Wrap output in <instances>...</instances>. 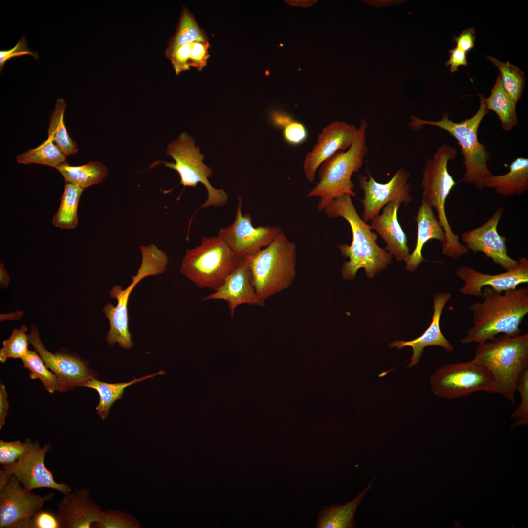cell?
Wrapping results in <instances>:
<instances>
[{
	"mask_svg": "<svg viewBox=\"0 0 528 528\" xmlns=\"http://www.w3.org/2000/svg\"><path fill=\"white\" fill-rule=\"evenodd\" d=\"M66 103L61 98L57 99L54 109L49 116V125L47 131L50 138L61 152L66 156L75 154L78 147L77 143L69 136L64 122V115Z\"/></svg>",
	"mask_w": 528,
	"mask_h": 528,
	"instance_id": "obj_31",
	"label": "cell"
},
{
	"mask_svg": "<svg viewBox=\"0 0 528 528\" xmlns=\"http://www.w3.org/2000/svg\"><path fill=\"white\" fill-rule=\"evenodd\" d=\"M23 528H61L56 514L42 508L24 524Z\"/></svg>",
	"mask_w": 528,
	"mask_h": 528,
	"instance_id": "obj_40",
	"label": "cell"
},
{
	"mask_svg": "<svg viewBox=\"0 0 528 528\" xmlns=\"http://www.w3.org/2000/svg\"><path fill=\"white\" fill-rule=\"evenodd\" d=\"M401 204L399 201L386 204L382 213L371 220L370 226L386 243L385 249L397 261L404 260L406 262L410 254L406 235L398 221L397 212Z\"/></svg>",
	"mask_w": 528,
	"mask_h": 528,
	"instance_id": "obj_23",
	"label": "cell"
},
{
	"mask_svg": "<svg viewBox=\"0 0 528 528\" xmlns=\"http://www.w3.org/2000/svg\"><path fill=\"white\" fill-rule=\"evenodd\" d=\"M65 155L50 138L35 148L29 149L16 157L19 164H39L56 168L66 162Z\"/></svg>",
	"mask_w": 528,
	"mask_h": 528,
	"instance_id": "obj_32",
	"label": "cell"
},
{
	"mask_svg": "<svg viewBox=\"0 0 528 528\" xmlns=\"http://www.w3.org/2000/svg\"><path fill=\"white\" fill-rule=\"evenodd\" d=\"M195 42H207L203 31L199 28L191 14L184 10L181 14L178 28L170 42L167 55L169 57L178 47Z\"/></svg>",
	"mask_w": 528,
	"mask_h": 528,
	"instance_id": "obj_34",
	"label": "cell"
},
{
	"mask_svg": "<svg viewBox=\"0 0 528 528\" xmlns=\"http://www.w3.org/2000/svg\"><path fill=\"white\" fill-rule=\"evenodd\" d=\"M241 259L218 235L205 236L199 245L186 251L180 272L198 287L215 291Z\"/></svg>",
	"mask_w": 528,
	"mask_h": 528,
	"instance_id": "obj_8",
	"label": "cell"
},
{
	"mask_svg": "<svg viewBox=\"0 0 528 528\" xmlns=\"http://www.w3.org/2000/svg\"><path fill=\"white\" fill-rule=\"evenodd\" d=\"M430 384L437 396L447 399L460 398L481 391L497 393L491 373L473 360L441 366L431 376Z\"/></svg>",
	"mask_w": 528,
	"mask_h": 528,
	"instance_id": "obj_11",
	"label": "cell"
},
{
	"mask_svg": "<svg viewBox=\"0 0 528 528\" xmlns=\"http://www.w3.org/2000/svg\"><path fill=\"white\" fill-rule=\"evenodd\" d=\"M26 54L33 56L35 59H38V54L36 52L34 53L28 48L27 44V39L22 36L19 40L16 45L12 49L8 50L0 51V72L2 70L4 64L7 61L13 57Z\"/></svg>",
	"mask_w": 528,
	"mask_h": 528,
	"instance_id": "obj_43",
	"label": "cell"
},
{
	"mask_svg": "<svg viewBox=\"0 0 528 528\" xmlns=\"http://www.w3.org/2000/svg\"><path fill=\"white\" fill-rule=\"evenodd\" d=\"M472 360L489 370L495 380L497 393L514 404L518 379L528 368V333L503 334L479 344Z\"/></svg>",
	"mask_w": 528,
	"mask_h": 528,
	"instance_id": "obj_5",
	"label": "cell"
},
{
	"mask_svg": "<svg viewBox=\"0 0 528 528\" xmlns=\"http://www.w3.org/2000/svg\"><path fill=\"white\" fill-rule=\"evenodd\" d=\"M84 190L76 184L65 182L59 208L52 219V224L55 227L62 229L76 227L78 205Z\"/></svg>",
	"mask_w": 528,
	"mask_h": 528,
	"instance_id": "obj_30",
	"label": "cell"
},
{
	"mask_svg": "<svg viewBox=\"0 0 528 528\" xmlns=\"http://www.w3.org/2000/svg\"><path fill=\"white\" fill-rule=\"evenodd\" d=\"M297 249L283 231L266 247L249 255L252 285L259 298L269 297L287 289L296 275Z\"/></svg>",
	"mask_w": 528,
	"mask_h": 528,
	"instance_id": "obj_6",
	"label": "cell"
},
{
	"mask_svg": "<svg viewBox=\"0 0 528 528\" xmlns=\"http://www.w3.org/2000/svg\"><path fill=\"white\" fill-rule=\"evenodd\" d=\"M475 37V29L472 27L463 30L458 36L454 37L452 41L457 48L467 53L474 47Z\"/></svg>",
	"mask_w": 528,
	"mask_h": 528,
	"instance_id": "obj_45",
	"label": "cell"
},
{
	"mask_svg": "<svg viewBox=\"0 0 528 528\" xmlns=\"http://www.w3.org/2000/svg\"><path fill=\"white\" fill-rule=\"evenodd\" d=\"M517 261L518 265L515 268L494 275L481 273L466 266L457 268V276L464 282L459 292L465 295L481 297L484 286L503 292L515 289L520 284L528 283V260L522 257Z\"/></svg>",
	"mask_w": 528,
	"mask_h": 528,
	"instance_id": "obj_19",
	"label": "cell"
},
{
	"mask_svg": "<svg viewBox=\"0 0 528 528\" xmlns=\"http://www.w3.org/2000/svg\"><path fill=\"white\" fill-rule=\"evenodd\" d=\"M351 198L345 194L339 196L324 211L330 218H343L351 228L352 237L351 245L343 244L338 246L341 254L349 258L342 264V278L353 279L361 268L365 269L367 277L371 278L388 266L392 255L377 244V235L372 231L370 225L361 218Z\"/></svg>",
	"mask_w": 528,
	"mask_h": 528,
	"instance_id": "obj_2",
	"label": "cell"
},
{
	"mask_svg": "<svg viewBox=\"0 0 528 528\" xmlns=\"http://www.w3.org/2000/svg\"><path fill=\"white\" fill-rule=\"evenodd\" d=\"M27 327L22 325L15 328L10 336L2 342L0 351V361L4 363L8 358L22 359L28 351V335L26 334Z\"/></svg>",
	"mask_w": 528,
	"mask_h": 528,
	"instance_id": "obj_36",
	"label": "cell"
},
{
	"mask_svg": "<svg viewBox=\"0 0 528 528\" xmlns=\"http://www.w3.org/2000/svg\"><path fill=\"white\" fill-rule=\"evenodd\" d=\"M207 42H195L192 43L189 65H193L201 69L206 64L208 58Z\"/></svg>",
	"mask_w": 528,
	"mask_h": 528,
	"instance_id": "obj_44",
	"label": "cell"
},
{
	"mask_svg": "<svg viewBox=\"0 0 528 528\" xmlns=\"http://www.w3.org/2000/svg\"><path fill=\"white\" fill-rule=\"evenodd\" d=\"M0 285L2 287H6L8 286L10 279L8 272L5 269L4 264L1 263L0 266Z\"/></svg>",
	"mask_w": 528,
	"mask_h": 528,
	"instance_id": "obj_48",
	"label": "cell"
},
{
	"mask_svg": "<svg viewBox=\"0 0 528 528\" xmlns=\"http://www.w3.org/2000/svg\"><path fill=\"white\" fill-rule=\"evenodd\" d=\"M415 220L417 224L416 244L406 262V269L409 271H414L425 260L422 250L426 242L430 239H436L443 243L446 240L442 226L436 218L432 207L427 202L421 200Z\"/></svg>",
	"mask_w": 528,
	"mask_h": 528,
	"instance_id": "obj_24",
	"label": "cell"
},
{
	"mask_svg": "<svg viewBox=\"0 0 528 528\" xmlns=\"http://www.w3.org/2000/svg\"><path fill=\"white\" fill-rule=\"evenodd\" d=\"M283 135L285 140L288 143L297 145L304 142L308 135L305 126L293 118L284 125Z\"/></svg>",
	"mask_w": 528,
	"mask_h": 528,
	"instance_id": "obj_41",
	"label": "cell"
},
{
	"mask_svg": "<svg viewBox=\"0 0 528 528\" xmlns=\"http://www.w3.org/2000/svg\"><path fill=\"white\" fill-rule=\"evenodd\" d=\"M53 496L52 492L41 496L28 491L11 475L0 484V528H23L25 523Z\"/></svg>",
	"mask_w": 528,
	"mask_h": 528,
	"instance_id": "obj_15",
	"label": "cell"
},
{
	"mask_svg": "<svg viewBox=\"0 0 528 528\" xmlns=\"http://www.w3.org/2000/svg\"><path fill=\"white\" fill-rule=\"evenodd\" d=\"M163 371H160L152 374L148 375L140 378H133L128 382L117 383H109L98 381L96 378H92L87 381L82 386L95 389L99 395V401L96 407L97 414L100 417L105 420L109 415L110 408L113 403L122 398V395L126 388L140 381L153 377L157 375H163Z\"/></svg>",
	"mask_w": 528,
	"mask_h": 528,
	"instance_id": "obj_27",
	"label": "cell"
},
{
	"mask_svg": "<svg viewBox=\"0 0 528 528\" xmlns=\"http://www.w3.org/2000/svg\"><path fill=\"white\" fill-rule=\"evenodd\" d=\"M55 169L62 174L65 182L76 184L84 189L100 183L108 172L105 164L93 161L81 166H71L65 162Z\"/></svg>",
	"mask_w": 528,
	"mask_h": 528,
	"instance_id": "obj_28",
	"label": "cell"
},
{
	"mask_svg": "<svg viewBox=\"0 0 528 528\" xmlns=\"http://www.w3.org/2000/svg\"><path fill=\"white\" fill-rule=\"evenodd\" d=\"M22 360L24 367L30 372V378L40 380L45 389L50 393L61 391L57 376L47 367L35 350H29Z\"/></svg>",
	"mask_w": 528,
	"mask_h": 528,
	"instance_id": "obj_35",
	"label": "cell"
},
{
	"mask_svg": "<svg viewBox=\"0 0 528 528\" xmlns=\"http://www.w3.org/2000/svg\"><path fill=\"white\" fill-rule=\"evenodd\" d=\"M9 404L8 394L5 386L0 384V429L5 424L6 418L8 413Z\"/></svg>",
	"mask_w": 528,
	"mask_h": 528,
	"instance_id": "obj_47",
	"label": "cell"
},
{
	"mask_svg": "<svg viewBox=\"0 0 528 528\" xmlns=\"http://www.w3.org/2000/svg\"><path fill=\"white\" fill-rule=\"evenodd\" d=\"M97 528H139V522L124 512L109 510L102 511L98 522L93 525Z\"/></svg>",
	"mask_w": 528,
	"mask_h": 528,
	"instance_id": "obj_37",
	"label": "cell"
},
{
	"mask_svg": "<svg viewBox=\"0 0 528 528\" xmlns=\"http://www.w3.org/2000/svg\"><path fill=\"white\" fill-rule=\"evenodd\" d=\"M28 335L29 343L40 355L47 367L58 377L60 392L82 386L87 381L98 378L96 372L88 366V362L72 353L58 352L52 353L43 345L36 327L32 325Z\"/></svg>",
	"mask_w": 528,
	"mask_h": 528,
	"instance_id": "obj_16",
	"label": "cell"
},
{
	"mask_svg": "<svg viewBox=\"0 0 528 528\" xmlns=\"http://www.w3.org/2000/svg\"><path fill=\"white\" fill-rule=\"evenodd\" d=\"M503 213L502 208L498 209L481 226L463 233L461 240L468 250L474 253L483 252L507 271L515 268L518 261L508 255L506 243V238L501 236L497 231Z\"/></svg>",
	"mask_w": 528,
	"mask_h": 528,
	"instance_id": "obj_18",
	"label": "cell"
},
{
	"mask_svg": "<svg viewBox=\"0 0 528 528\" xmlns=\"http://www.w3.org/2000/svg\"><path fill=\"white\" fill-rule=\"evenodd\" d=\"M482 289L484 300L470 305L473 326L461 342L479 344L492 340L501 333L511 336L520 335L519 326L528 313V288L503 292L490 286Z\"/></svg>",
	"mask_w": 528,
	"mask_h": 528,
	"instance_id": "obj_1",
	"label": "cell"
},
{
	"mask_svg": "<svg viewBox=\"0 0 528 528\" xmlns=\"http://www.w3.org/2000/svg\"><path fill=\"white\" fill-rule=\"evenodd\" d=\"M222 300L228 303L232 318L236 308L242 304L264 306V302L258 297L252 285L249 265V255L242 259L222 285L203 299V301Z\"/></svg>",
	"mask_w": 528,
	"mask_h": 528,
	"instance_id": "obj_20",
	"label": "cell"
},
{
	"mask_svg": "<svg viewBox=\"0 0 528 528\" xmlns=\"http://www.w3.org/2000/svg\"><path fill=\"white\" fill-rule=\"evenodd\" d=\"M485 104L488 110H491L497 114L503 130L510 131L517 125L516 103L504 89L499 75L491 90L490 96L485 98Z\"/></svg>",
	"mask_w": 528,
	"mask_h": 528,
	"instance_id": "obj_29",
	"label": "cell"
},
{
	"mask_svg": "<svg viewBox=\"0 0 528 528\" xmlns=\"http://www.w3.org/2000/svg\"><path fill=\"white\" fill-rule=\"evenodd\" d=\"M192 43L185 44L178 47L169 57L176 73L189 68Z\"/></svg>",
	"mask_w": 528,
	"mask_h": 528,
	"instance_id": "obj_42",
	"label": "cell"
},
{
	"mask_svg": "<svg viewBox=\"0 0 528 528\" xmlns=\"http://www.w3.org/2000/svg\"><path fill=\"white\" fill-rule=\"evenodd\" d=\"M368 177L358 176L359 188L364 192L361 200L363 206L362 219L367 222L379 215L380 210L390 202L399 201L407 205L412 200L408 182L410 174L404 167L398 169L391 179L385 183L377 182L368 170Z\"/></svg>",
	"mask_w": 528,
	"mask_h": 528,
	"instance_id": "obj_14",
	"label": "cell"
},
{
	"mask_svg": "<svg viewBox=\"0 0 528 528\" xmlns=\"http://www.w3.org/2000/svg\"><path fill=\"white\" fill-rule=\"evenodd\" d=\"M457 155L456 148L446 144L440 146L431 158L426 159L423 171L421 186L422 199L436 210L438 220L445 233L446 240L442 243L444 255L458 258L469 252L462 244L459 236L453 232L446 216V200L456 182L449 173V161Z\"/></svg>",
	"mask_w": 528,
	"mask_h": 528,
	"instance_id": "obj_7",
	"label": "cell"
},
{
	"mask_svg": "<svg viewBox=\"0 0 528 528\" xmlns=\"http://www.w3.org/2000/svg\"><path fill=\"white\" fill-rule=\"evenodd\" d=\"M372 483L354 499L344 505L324 506L319 513L317 528L355 527L354 516L360 501L369 490Z\"/></svg>",
	"mask_w": 528,
	"mask_h": 528,
	"instance_id": "obj_26",
	"label": "cell"
},
{
	"mask_svg": "<svg viewBox=\"0 0 528 528\" xmlns=\"http://www.w3.org/2000/svg\"><path fill=\"white\" fill-rule=\"evenodd\" d=\"M27 446L23 453L15 462L2 466V469L14 476L26 489L47 488L56 490L63 495L72 489L66 484L57 482L51 470L44 463V458L52 444L47 443L41 446L37 441L25 440Z\"/></svg>",
	"mask_w": 528,
	"mask_h": 528,
	"instance_id": "obj_12",
	"label": "cell"
},
{
	"mask_svg": "<svg viewBox=\"0 0 528 528\" xmlns=\"http://www.w3.org/2000/svg\"><path fill=\"white\" fill-rule=\"evenodd\" d=\"M242 198L238 196L235 219L229 226L219 229V236L241 257L255 254L268 246L282 231L277 226L252 225L251 216L242 213Z\"/></svg>",
	"mask_w": 528,
	"mask_h": 528,
	"instance_id": "obj_13",
	"label": "cell"
},
{
	"mask_svg": "<svg viewBox=\"0 0 528 528\" xmlns=\"http://www.w3.org/2000/svg\"><path fill=\"white\" fill-rule=\"evenodd\" d=\"M485 187L493 188L506 197L522 195L528 190V159L517 157L504 175H491L485 181Z\"/></svg>",
	"mask_w": 528,
	"mask_h": 528,
	"instance_id": "obj_25",
	"label": "cell"
},
{
	"mask_svg": "<svg viewBox=\"0 0 528 528\" xmlns=\"http://www.w3.org/2000/svg\"><path fill=\"white\" fill-rule=\"evenodd\" d=\"M516 391H519L521 402L517 408L513 412L511 417L516 418L514 425H523L528 420V368L520 374L517 381Z\"/></svg>",
	"mask_w": 528,
	"mask_h": 528,
	"instance_id": "obj_38",
	"label": "cell"
},
{
	"mask_svg": "<svg viewBox=\"0 0 528 528\" xmlns=\"http://www.w3.org/2000/svg\"><path fill=\"white\" fill-rule=\"evenodd\" d=\"M26 441L19 440L4 441L0 440V464L1 466L10 464L16 462L24 452Z\"/></svg>",
	"mask_w": 528,
	"mask_h": 528,
	"instance_id": "obj_39",
	"label": "cell"
},
{
	"mask_svg": "<svg viewBox=\"0 0 528 528\" xmlns=\"http://www.w3.org/2000/svg\"><path fill=\"white\" fill-rule=\"evenodd\" d=\"M57 507L61 528H90L99 521L102 511L86 488H76L64 495Z\"/></svg>",
	"mask_w": 528,
	"mask_h": 528,
	"instance_id": "obj_21",
	"label": "cell"
},
{
	"mask_svg": "<svg viewBox=\"0 0 528 528\" xmlns=\"http://www.w3.org/2000/svg\"><path fill=\"white\" fill-rule=\"evenodd\" d=\"M449 53V59L446 62V65L447 66H450L451 72L457 71L460 66H468L466 53L455 47L450 49Z\"/></svg>",
	"mask_w": 528,
	"mask_h": 528,
	"instance_id": "obj_46",
	"label": "cell"
},
{
	"mask_svg": "<svg viewBox=\"0 0 528 528\" xmlns=\"http://www.w3.org/2000/svg\"><path fill=\"white\" fill-rule=\"evenodd\" d=\"M140 248L142 262L137 274L132 277V282L124 289L118 285L112 287L110 295L117 300V304L116 306L107 304L103 309L110 326L106 336L107 343L110 345L117 343L120 347L126 349H131L133 346L129 328L128 305L131 292L145 277L163 273L169 263L166 254L155 245Z\"/></svg>",
	"mask_w": 528,
	"mask_h": 528,
	"instance_id": "obj_9",
	"label": "cell"
},
{
	"mask_svg": "<svg viewBox=\"0 0 528 528\" xmlns=\"http://www.w3.org/2000/svg\"><path fill=\"white\" fill-rule=\"evenodd\" d=\"M480 105L476 113L469 118L460 122L449 119V114L444 112L441 119L437 121L426 120L416 116H410L408 125L414 130H418L426 125L439 127L447 132L458 142L463 157V164L465 172L462 180L482 190L485 187L487 178L492 175L488 168L490 154L485 146L479 142L478 131L484 117L487 114L485 98L479 94Z\"/></svg>",
	"mask_w": 528,
	"mask_h": 528,
	"instance_id": "obj_3",
	"label": "cell"
},
{
	"mask_svg": "<svg viewBox=\"0 0 528 528\" xmlns=\"http://www.w3.org/2000/svg\"><path fill=\"white\" fill-rule=\"evenodd\" d=\"M368 123L361 119L358 132L352 145L346 150L338 151L324 161L318 168L319 181L307 194V197H319V212L324 209L336 197L347 195L356 196L352 175L362 167L368 152L366 132Z\"/></svg>",
	"mask_w": 528,
	"mask_h": 528,
	"instance_id": "obj_4",
	"label": "cell"
},
{
	"mask_svg": "<svg viewBox=\"0 0 528 528\" xmlns=\"http://www.w3.org/2000/svg\"><path fill=\"white\" fill-rule=\"evenodd\" d=\"M486 58L497 67L500 72L499 76L504 89L517 103L521 98L524 88V72L509 62H502L490 56H487Z\"/></svg>",
	"mask_w": 528,
	"mask_h": 528,
	"instance_id": "obj_33",
	"label": "cell"
},
{
	"mask_svg": "<svg viewBox=\"0 0 528 528\" xmlns=\"http://www.w3.org/2000/svg\"><path fill=\"white\" fill-rule=\"evenodd\" d=\"M450 298L451 294L449 292H440L434 295L432 321L421 336L409 341L396 340L389 344L390 347H396L398 349L406 346L412 348L413 353L407 368L412 367L420 361L423 349L427 346H440L449 352L454 350L453 345L444 337L440 327V320L443 309Z\"/></svg>",
	"mask_w": 528,
	"mask_h": 528,
	"instance_id": "obj_22",
	"label": "cell"
},
{
	"mask_svg": "<svg viewBox=\"0 0 528 528\" xmlns=\"http://www.w3.org/2000/svg\"><path fill=\"white\" fill-rule=\"evenodd\" d=\"M357 132L358 127L343 121L335 120L324 127L312 150L304 159L303 170L306 179L313 182L320 165L337 151L350 148Z\"/></svg>",
	"mask_w": 528,
	"mask_h": 528,
	"instance_id": "obj_17",
	"label": "cell"
},
{
	"mask_svg": "<svg viewBox=\"0 0 528 528\" xmlns=\"http://www.w3.org/2000/svg\"><path fill=\"white\" fill-rule=\"evenodd\" d=\"M166 153L175 162H160L178 173L181 179L180 184L184 187H195L201 183L205 187L207 198L199 209L226 205L227 194L223 189L215 188L210 183L208 178L212 175V170L203 163L204 155L200 153L199 147H196L192 137L186 132L182 133L176 140L168 145Z\"/></svg>",
	"mask_w": 528,
	"mask_h": 528,
	"instance_id": "obj_10",
	"label": "cell"
}]
</instances>
